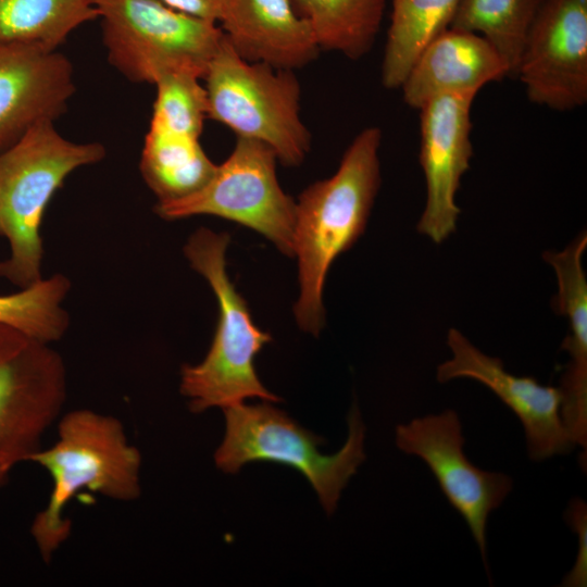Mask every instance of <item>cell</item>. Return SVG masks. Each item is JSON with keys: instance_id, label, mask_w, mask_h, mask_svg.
Listing matches in <instances>:
<instances>
[{"instance_id": "16", "label": "cell", "mask_w": 587, "mask_h": 587, "mask_svg": "<svg viewBox=\"0 0 587 587\" xmlns=\"http://www.w3.org/2000/svg\"><path fill=\"white\" fill-rule=\"evenodd\" d=\"M505 76V62L485 38L448 28L422 52L400 88L404 102L420 110L437 96L477 93Z\"/></svg>"}, {"instance_id": "4", "label": "cell", "mask_w": 587, "mask_h": 587, "mask_svg": "<svg viewBox=\"0 0 587 587\" xmlns=\"http://www.w3.org/2000/svg\"><path fill=\"white\" fill-rule=\"evenodd\" d=\"M100 142H74L46 120L32 126L0 152V236L10 255L0 262V277L25 288L41 279L42 217L54 192L75 170L100 162Z\"/></svg>"}, {"instance_id": "6", "label": "cell", "mask_w": 587, "mask_h": 587, "mask_svg": "<svg viewBox=\"0 0 587 587\" xmlns=\"http://www.w3.org/2000/svg\"><path fill=\"white\" fill-rule=\"evenodd\" d=\"M208 117L237 137L270 147L287 166L301 164L311 135L300 116V85L294 71L239 57L224 37L205 74Z\"/></svg>"}, {"instance_id": "21", "label": "cell", "mask_w": 587, "mask_h": 587, "mask_svg": "<svg viewBox=\"0 0 587 587\" xmlns=\"http://www.w3.org/2000/svg\"><path fill=\"white\" fill-rule=\"evenodd\" d=\"M546 0H460L449 28L485 38L516 77L530 26Z\"/></svg>"}, {"instance_id": "25", "label": "cell", "mask_w": 587, "mask_h": 587, "mask_svg": "<svg viewBox=\"0 0 587 587\" xmlns=\"http://www.w3.org/2000/svg\"><path fill=\"white\" fill-rule=\"evenodd\" d=\"M167 7L179 12L210 21L220 22L226 0H160Z\"/></svg>"}, {"instance_id": "8", "label": "cell", "mask_w": 587, "mask_h": 587, "mask_svg": "<svg viewBox=\"0 0 587 587\" xmlns=\"http://www.w3.org/2000/svg\"><path fill=\"white\" fill-rule=\"evenodd\" d=\"M277 161L266 145L237 137L228 158L203 187L182 199L157 202L154 212L167 221L196 215L233 221L294 257L296 201L279 185Z\"/></svg>"}, {"instance_id": "10", "label": "cell", "mask_w": 587, "mask_h": 587, "mask_svg": "<svg viewBox=\"0 0 587 587\" xmlns=\"http://www.w3.org/2000/svg\"><path fill=\"white\" fill-rule=\"evenodd\" d=\"M464 444L460 417L452 409L396 427L397 447L428 466L451 507L465 521L486 564L488 517L512 491L513 479L474 465L464 453Z\"/></svg>"}, {"instance_id": "14", "label": "cell", "mask_w": 587, "mask_h": 587, "mask_svg": "<svg viewBox=\"0 0 587 587\" xmlns=\"http://www.w3.org/2000/svg\"><path fill=\"white\" fill-rule=\"evenodd\" d=\"M74 92L73 66L64 54L0 41V152L38 122L61 116Z\"/></svg>"}, {"instance_id": "12", "label": "cell", "mask_w": 587, "mask_h": 587, "mask_svg": "<svg viewBox=\"0 0 587 587\" xmlns=\"http://www.w3.org/2000/svg\"><path fill=\"white\" fill-rule=\"evenodd\" d=\"M447 344L452 357L437 366V380L471 378L490 389L520 420L532 461L566 454L575 447L561 419L558 387L508 372L499 358L480 351L455 328L449 329Z\"/></svg>"}, {"instance_id": "7", "label": "cell", "mask_w": 587, "mask_h": 587, "mask_svg": "<svg viewBox=\"0 0 587 587\" xmlns=\"http://www.w3.org/2000/svg\"><path fill=\"white\" fill-rule=\"evenodd\" d=\"M108 60L133 83L188 72L203 78L223 32L160 0H95Z\"/></svg>"}, {"instance_id": "23", "label": "cell", "mask_w": 587, "mask_h": 587, "mask_svg": "<svg viewBox=\"0 0 587 587\" xmlns=\"http://www.w3.org/2000/svg\"><path fill=\"white\" fill-rule=\"evenodd\" d=\"M200 77L188 72L164 75L157 83L150 126L200 137L208 117V101Z\"/></svg>"}, {"instance_id": "17", "label": "cell", "mask_w": 587, "mask_h": 587, "mask_svg": "<svg viewBox=\"0 0 587 587\" xmlns=\"http://www.w3.org/2000/svg\"><path fill=\"white\" fill-rule=\"evenodd\" d=\"M216 165L204 152L199 137L149 127L140 172L158 202L198 191L212 177Z\"/></svg>"}, {"instance_id": "20", "label": "cell", "mask_w": 587, "mask_h": 587, "mask_svg": "<svg viewBox=\"0 0 587 587\" xmlns=\"http://www.w3.org/2000/svg\"><path fill=\"white\" fill-rule=\"evenodd\" d=\"M95 20V0H0V41L57 50L74 29Z\"/></svg>"}, {"instance_id": "5", "label": "cell", "mask_w": 587, "mask_h": 587, "mask_svg": "<svg viewBox=\"0 0 587 587\" xmlns=\"http://www.w3.org/2000/svg\"><path fill=\"white\" fill-rule=\"evenodd\" d=\"M223 410L225 434L214 453L216 466L237 473L251 462H274L299 471L316 491L324 510L332 514L341 490L365 460V426L354 404L348 415V437L336 453L319 450L324 439L300 426L268 401L243 402Z\"/></svg>"}, {"instance_id": "18", "label": "cell", "mask_w": 587, "mask_h": 587, "mask_svg": "<svg viewBox=\"0 0 587 587\" xmlns=\"http://www.w3.org/2000/svg\"><path fill=\"white\" fill-rule=\"evenodd\" d=\"M460 0H394L382 84L400 88L422 52L446 32Z\"/></svg>"}, {"instance_id": "11", "label": "cell", "mask_w": 587, "mask_h": 587, "mask_svg": "<svg viewBox=\"0 0 587 587\" xmlns=\"http://www.w3.org/2000/svg\"><path fill=\"white\" fill-rule=\"evenodd\" d=\"M528 99L558 111L587 101V0H546L516 72Z\"/></svg>"}, {"instance_id": "1", "label": "cell", "mask_w": 587, "mask_h": 587, "mask_svg": "<svg viewBox=\"0 0 587 587\" xmlns=\"http://www.w3.org/2000/svg\"><path fill=\"white\" fill-rule=\"evenodd\" d=\"M382 132H360L328 178L307 187L296 201L294 257L299 297L294 314L300 329L319 336L325 322L323 289L333 262L363 235L380 185Z\"/></svg>"}, {"instance_id": "22", "label": "cell", "mask_w": 587, "mask_h": 587, "mask_svg": "<svg viewBox=\"0 0 587 587\" xmlns=\"http://www.w3.org/2000/svg\"><path fill=\"white\" fill-rule=\"evenodd\" d=\"M71 288L62 274L41 278L18 292L0 295V324L46 344L61 339L70 319L62 303Z\"/></svg>"}, {"instance_id": "2", "label": "cell", "mask_w": 587, "mask_h": 587, "mask_svg": "<svg viewBox=\"0 0 587 587\" xmlns=\"http://www.w3.org/2000/svg\"><path fill=\"white\" fill-rule=\"evenodd\" d=\"M57 423V440L30 460L52 480L48 502L29 529L46 563L70 537L72 523L65 511L79 492L88 490L123 502L140 496L141 454L117 417L76 409L61 415Z\"/></svg>"}, {"instance_id": "13", "label": "cell", "mask_w": 587, "mask_h": 587, "mask_svg": "<svg viewBox=\"0 0 587 587\" xmlns=\"http://www.w3.org/2000/svg\"><path fill=\"white\" fill-rule=\"evenodd\" d=\"M476 95H440L420 109L426 202L416 229L436 243L454 233L461 213L455 195L473 153L471 108Z\"/></svg>"}, {"instance_id": "3", "label": "cell", "mask_w": 587, "mask_h": 587, "mask_svg": "<svg viewBox=\"0 0 587 587\" xmlns=\"http://www.w3.org/2000/svg\"><path fill=\"white\" fill-rule=\"evenodd\" d=\"M229 240L227 233L201 227L184 247L190 266L209 283L218 304L216 329L207 355L198 364L183 365L180 371V394L193 413L214 407L224 409L247 398L280 401L264 387L254 367L257 354L272 337L254 324L247 301L229 279Z\"/></svg>"}, {"instance_id": "15", "label": "cell", "mask_w": 587, "mask_h": 587, "mask_svg": "<svg viewBox=\"0 0 587 587\" xmlns=\"http://www.w3.org/2000/svg\"><path fill=\"white\" fill-rule=\"evenodd\" d=\"M220 22L227 42L249 62L294 71L321 51L291 0H226Z\"/></svg>"}, {"instance_id": "9", "label": "cell", "mask_w": 587, "mask_h": 587, "mask_svg": "<svg viewBox=\"0 0 587 587\" xmlns=\"http://www.w3.org/2000/svg\"><path fill=\"white\" fill-rule=\"evenodd\" d=\"M66 394L65 364L50 344L0 324V489L43 447Z\"/></svg>"}, {"instance_id": "19", "label": "cell", "mask_w": 587, "mask_h": 587, "mask_svg": "<svg viewBox=\"0 0 587 587\" xmlns=\"http://www.w3.org/2000/svg\"><path fill=\"white\" fill-rule=\"evenodd\" d=\"M386 0H291L321 50L358 60L374 45Z\"/></svg>"}, {"instance_id": "24", "label": "cell", "mask_w": 587, "mask_h": 587, "mask_svg": "<svg viewBox=\"0 0 587 587\" xmlns=\"http://www.w3.org/2000/svg\"><path fill=\"white\" fill-rule=\"evenodd\" d=\"M565 519L577 534L578 551L572 570L565 575L561 586L585 587L587 585V505L580 498L569 503Z\"/></svg>"}]
</instances>
